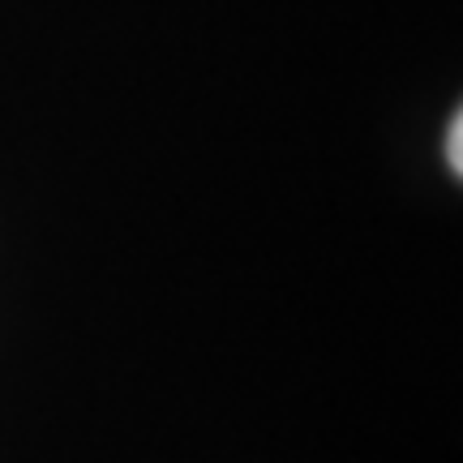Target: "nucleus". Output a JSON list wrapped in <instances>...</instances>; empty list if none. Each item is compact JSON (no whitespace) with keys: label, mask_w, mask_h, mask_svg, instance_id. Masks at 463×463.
<instances>
[{"label":"nucleus","mask_w":463,"mask_h":463,"mask_svg":"<svg viewBox=\"0 0 463 463\" xmlns=\"http://www.w3.org/2000/svg\"><path fill=\"white\" fill-rule=\"evenodd\" d=\"M447 159L455 172H463V116L450 120V137H447Z\"/></svg>","instance_id":"1"}]
</instances>
